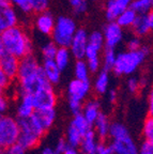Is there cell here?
I'll use <instances>...</instances> for the list:
<instances>
[{
    "instance_id": "obj_5",
    "label": "cell",
    "mask_w": 153,
    "mask_h": 154,
    "mask_svg": "<svg viewBox=\"0 0 153 154\" xmlns=\"http://www.w3.org/2000/svg\"><path fill=\"white\" fill-rule=\"evenodd\" d=\"M17 124H18L19 135L17 142L22 144L26 150H30L39 146L41 139L44 135L38 128L36 126L30 118L18 119L17 118Z\"/></svg>"
},
{
    "instance_id": "obj_28",
    "label": "cell",
    "mask_w": 153,
    "mask_h": 154,
    "mask_svg": "<svg viewBox=\"0 0 153 154\" xmlns=\"http://www.w3.org/2000/svg\"><path fill=\"white\" fill-rule=\"evenodd\" d=\"M70 124L73 125V126H74L77 131H79L83 135L86 134L88 131L92 130V124L87 121V119L83 116V113L74 115V117H73L72 121H71Z\"/></svg>"
},
{
    "instance_id": "obj_3",
    "label": "cell",
    "mask_w": 153,
    "mask_h": 154,
    "mask_svg": "<svg viewBox=\"0 0 153 154\" xmlns=\"http://www.w3.org/2000/svg\"><path fill=\"white\" fill-rule=\"evenodd\" d=\"M150 54L148 46H141L137 51H125L117 54L113 70L118 76L132 75L140 66Z\"/></svg>"
},
{
    "instance_id": "obj_24",
    "label": "cell",
    "mask_w": 153,
    "mask_h": 154,
    "mask_svg": "<svg viewBox=\"0 0 153 154\" xmlns=\"http://www.w3.org/2000/svg\"><path fill=\"white\" fill-rule=\"evenodd\" d=\"M109 87V72L108 71H101L94 80V90L98 94H105Z\"/></svg>"
},
{
    "instance_id": "obj_11",
    "label": "cell",
    "mask_w": 153,
    "mask_h": 154,
    "mask_svg": "<svg viewBox=\"0 0 153 154\" xmlns=\"http://www.w3.org/2000/svg\"><path fill=\"white\" fill-rule=\"evenodd\" d=\"M90 90V80H80L75 78V79L71 80L69 82V86H67V100L84 102L88 96Z\"/></svg>"
},
{
    "instance_id": "obj_15",
    "label": "cell",
    "mask_w": 153,
    "mask_h": 154,
    "mask_svg": "<svg viewBox=\"0 0 153 154\" xmlns=\"http://www.w3.org/2000/svg\"><path fill=\"white\" fill-rule=\"evenodd\" d=\"M19 59L17 57L5 53L2 57L0 58V69L7 75L11 82L16 79L17 73H18Z\"/></svg>"
},
{
    "instance_id": "obj_46",
    "label": "cell",
    "mask_w": 153,
    "mask_h": 154,
    "mask_svg": "<svg viewBox=\"0 0 153 154\" xmlns=\"http://www.w3.org/2000/svg\"><path fill=\"white\" fill-rule=\"evenodd\" d=\"M9 108V101L5 94H0V116L5 115Z\"/></svg>"
},
{
    "instance_id": "obj_40",
    "label": "cell",
    "mask_w": 153,
    "mask_h": 154,
    "mask_svg": "<svg viewBox=\"0 0 153 154\" xmlns=\"http://www.w3.org/2000/svg\"><path fill=\"white\" fill-rule=\"evenodd\" d=\"M142 46V42H141L140 36H133L127 41L126 43V48L127 51H137Z\"/></svg>"
},
{
    "instance_id": "obj_20",
    "label": "cell",
    "mask_w": 153,
    "mask_h": 154,
    "mask_svg": "<svg viewBox=\"0 0 153 154\" xmlns=\"http://www.w3.org/2000/svg\"><path fill=\"white\" fill-rule=\"evenodd\" d=\"M36 110L33 105V97L32 94H22L19 103L16 108V115L18 119L29 118Z\"/></svg>"
},
{
    "instance_id": "obj_42",
    "label": "cell",
    "mask_w": 153,
    "mask_h": 154,
    "mask_svg": "<svg viewBox=\"0 0 153 154\" xmlns=\"http://www.w3.org/2000/svg\"><path fill=\"white\" fill-rule=\"evenodd\" d=\"M69 102V109L70 111L74 115H77V113H81L83 111V106H84V103L79 101H73V100H67Z\"/></svg>"
},
{
    "instance_id": "obj_48",
    "label": "cell",
    "mask_w": 153,
    "mask_h": 154,
    "mask_svg": "<svg viewBox=\"0 0 153 154\" xmlns=\"http://www.w3.org/2000/svg\"><path fill=\"white\" fill-rule=\"evenodd\" d=\"M107 97H108V101L110 102V103H115L116 101H117V91L114 89H110V90H107Z\"/></svg>"
},
{
    "instance_id": "obj_47",
    "label": "cell",
    "mask_w": 153,
    "mask_h": 154,
    "mask_svg": "<svg viewBox=\"0 0 153 154\" xmlns=\"http://www.w3.org/2000/svg\"><path fill=\"white\" fill-rule=\"evenodd\" d=\"M96 154H113L111 150H110L109 144H105L104 142H100L98 147V151H96Z\"/></svg>"
},
{
    "instance_id": "obj_13",
    "label": "cell",
    "mask_w": 153,
    "mask_h": 154,
    "mask_svg": "<svg viewBox=\"0 0 153 154\" xmlns=\"http://www.w3.org/2000/svg\"><path fill=\"white\" fill-rule=\"evenodd\" d=\"M109 147L113 154H138V148L131 135L120 139H111Z\"/></svg>"
},
{
    "instance_id": "obj_19",
    "label": "cell",
    "mask_w": 153,
    "mask_h": 154,
    "mask_svg": "<svg viewBox=\"0 0 153 154\" xmlns=\"http://www.w3.org/2000/svg\"><path fill=\"white\" fill-rule=\"evenodd\" d=\"M42 70L45 75V78L49 84L54 85L58 84L61 78V71L57 66L54 59H43V63L41 64Z\"/></svg>"
},
{
    "instance_id": "obj_53",
    "label": "cell",
    "mask_w": 153,
    "mask_h": 154,
    "mask_svg": "<svg viewBox=\"0 0 153 154\" xmlns=\"http://www.w3.org/2000/svg\"><path fill=\"white\" fill-rule=\"evenodd\" d=\"M0 154H5V149L0 147Z\"/></svg>"
},
{
    "instance_id": "obj_8",
    "label": "cell",
    "mask_w": 153,
    "mask_h": 154,
    "mask_svg": "<svg viewBox=\"0 0 153 154\" xmlns=\"http://www.w3.org/2000/svg\"><path fill=\"white\" fill-rule=\"evenodd\" d=\"M29 118L36 126L45 134L48 130L54 125L56 120V109L55 108H45V109H36Z\"/></svg>"
},
{
    "instance_id": "obj_27",
    "label": "cell",
    "mask_w": 153,
    "mask_h": 154,
    "mask_svg": "<svg viewBox=\"0 0 153 154\" xmlns=\"http://www.w3.org/2000/svg\"><path fill=\"white\" fill-rule=\"evenodd\" d=\"M84 135L81 134L79 131H77L73 125L70 124L67 131V136H65V141H67V146L73 148H78L79 144L83 139Z\"/></svg>"
},
{
    "instance_id": "obj_41",
    "label": "cell",
    "mask_w": 153,
    "mask_h": 154,
    "mask_svg": "<svg viewBox=\"0 0 153 154\" xmlns=\"http://www.w3.org/2000/svg\"><path fill=\"white\" fill-rule=\"evenodd\" d=\"M138 154H153V140L145 139L139 147Z\"/></svg>"
},
{
    "instance_id": "obj_23",
    "label": "cell",
    "mask_w": 153,
    "mask_h": 154,
    "mask_svg": "<svg viewBox=\"0 0 153 154\" xmlns=\"http://www.w3.org/2000/svg\"><path fill=\"white\" fill-rule=\"evenodd\" d=\"M70 59H71V53L69 51V47H58L54 57V61L61 72H63L69 66Z\"/></svg>"
},
{
    "instance_id": "obj_17",
    "label": "cell",
    "mask_w": 153,
    "mask_h": 154,
    "mask_svg": "<svg viewBox=\"0 0 153 154\" xmlns=\"http://www.w3.org/2000/svg\"><path fill=\"white\" fill-rule=\"evenodd\" d=\"M133 0H107L105 5V16L108 22H114L118 15L130 8V5Z\"/></svg>"
},
{
    "instance_id": "obj_43",
    "label": "cell",
    "mask_w": 153,
    "mask_h": 154,
    "mask_svg": "<svg viewBox=\"0 0 153 154\" xmlns=\"http://www.w3.org/2000/svg\"><path fill=\"white\" fill-rule=\"evenodd\" d=\"M11 80L7 77V75L0 69V94H5V91L9 89Z\"/></svg>"
},
{
    "instance_id": "obj_38",
    "label": "cell",
    "mask_w": 153,
    "mask_h": 154,
    "mask_svg": "<svg viewBox=\"0 0 153 154\" xmlns=\"http://www.w3.org/2000/svg\"><path fill=\"white\" fill-rule=\"evenodd\" d=\"M87 66H88V70L90 73H96L100 70L102 62H101L100 57H93V58H89L86 61Z\"/></svg>"
},
{
    "instance_id": "obj_21",
    "label": "cell",
    "mask_w": 153,
    "mask_h": 154,
    "mask_svg": "<svg viewBox=\"0 0 153 154\" xmlns=\"http://www.w3.org/2000/svg\"><path fill=\"white\" fill-rule=\"evenodd\" d=\"M109 126L110 122L108 117L105 113L101 112L98 117L95 119L93 123H92V130L98 136V140H105L108 137V132H109Z\"/></svg>"
},
{
    "instance_id": "obj_10",
    "label": "cell",
    "mask_w": 153,
    "mask_h": 154,
    "mask_svg": "<svg viewBox=\"0 0 153 154\" xmlns=\"http://www.w3.org/2000/svg\"><path fill=\"white\" fill-rule=\"evenodd\" d=\"M87 44H88V32L83 28H77L69 46L70 53L76 60L85 59Z\"/></svg>"
},
{
    "instance_id": "obj_52",
    "label": "cell",
    "mask_w": 153,
    "mask_h": 154,
    "mask_svg": "<svg viewBox=\"0 0 153 154\" xmlns=\"http://www.w3.org/2000/svg\"><path fill=\"white\" fill-rule=\"evenodd\" d=\"M5 54V46H3V43H2V40H1V35H0V58L2 57L3 55Z\"/></svg>"
},
{
    "instance_id": "obj_33",
    "label": "cell",
    "mask_w": 153,
    "mask_h": 154,
    "mask_svg": "<svg viewBox=\"0 0 153 154\" xmlns=\"http://www.w3.org/2000/svg\"><path fill=\"white\" fill-rule=\"evenodd\" d=\"M57 49H58V46L53 41H49L47 43H45L42 46V51H41L43 59H54Z\"/></svg>"
},
{
    "instance_id": "obj_49",
    "label": "cell",
    "mask_w": 153,
    "mask_h": 154,
    "mask_svg": "<svg viewBox=\"0 0 153 154\" xmlns=\"http://www.w3.org/2000/svg\"><path fill=\"white\" fill-rule=\"evenodd\" d=\"M61 154H78V151H77V148H73L67 146V148Z\"/></svg>"
},
{
    "instance_id": "obj_16",
    "label": "cell",
    "mask_w": 153,
    "mask_h": 154,
    "mask_svg": "<svg viewBox=\"0 0 153 154\" xmlns=\"http://www.w3.org/2000/svg\"><path fill=\"white\" fill-rule=\"evenodd\" d=\"M36 14L38 15L36 16V22H34L36 30L44 35H50L56 22L53 14L48 12L47 10L43 12L36 13Z\"/></svg>"
},
{
    "instance_id": "obj_34",
    "label": "cell",
    "mask_w": 153,
    "mask_h": 154,
    "mask_svg": "<svg viewBox=\"0 0 153 154\" xmlns=\"http://www.w3.org/2000/svg\"><path fill=\"white\" fill-rule=\"evenodd\" d=\"M31 11L34 13H40L46 11L49 5V0H28Z\"/></svg>"
},
{
    "instance_id": "obj_30",
    "label": "cell",
    "mask_w": 153,
    "mask_h": 154,
    "mask_svg": "<svg viewBox=\"0 0 153 154\" xmlns=\"http://www.w3.org/2000/svg\"><path fill=\"white\" fill-rule=\"evenodd\" d=\"M116 57H117V54H116L115 48H108L105 47L103 53V59L101 60L102 64H103V69L105 71H111L114 67L116 61Z\"/></svg>"
},
{
    "instance_id": "obj_35",
    "label": "cell",
    "mask_w": 153,
    "mask_h": 154,
    "mask_svg": "<svg viewBox=\"0 0 153 154\" xmlns=\"http://www.w3.org/2000/svg\"><path fill=\"white\" fill-rule=\"evenodd\" d=\"M142 134L145 139L153 140V118L152 116H149L145 120L144 126H142Z\"/></svg>"
},
{
    "instance_id": "obj_31",
    "label": "cell",
    "mask_w": 153,
    "mask_h": 154,
    "mask_svg": "<svg viewBox=\"0 0 153 154\" xmlns=\"http://www.w3.org/2000/svg\"><path fill=\"white\" fill-rule=\"evenodd\" d=\"M74 74H75V78H77V79L89 80L90 72H89L87 63L84 59H79V60H77L76 62H75Z\"/></svg>"
},
{
    "instance_id": "obj_18",
    "label": "cell",
    "mask_w": 153,
    "mask_h": 154,
    "mask_svg": "<svg viewBox=\"0 0 153 154\" xmlns=\"http://www.w3.org/2000/svg\"><path fill=\"white\" fill-rule=\"evenodd\" d=\"M98 143H100V140L93 130L88 131L86 134H84L78 147L80 150V154H96Z\"/></svg>"
},
{
    "instance_id": "obj_12",
    "label": "cell",
    "mask_w": 153,
    "mask_h": 154,
    "mask_svg": "<svg viewBox=\"0 0 153 154\" xmlns=\"http://www.w3.org/2000/svg\"><path fill=\"white\" fill-rule=\"evenodd\" d=\"M17 23L18 16L15 8L8 0H0V32L10 27L16 26Z\"/></svg>"
},
{
    "instance_id": "obj_37",
    "label": "cell",
    "mask_w": 153,
    "mask_h": 154,
    "mask_svg": "<svg viewBox=\"0 0 153 154\" xmlns=\"http://www.w3.org/2000/svg\"><path fill=\"white\" fill-rule=\"evenodd\" d=\"M8 1L11 2V5H12L13 7L17 8L20 12L25 13V14H29V13L32 12L28 0H8Z\"/></svg>"
},
{
    "instance_id": "obj_29",
    "label": "cell",
    "mask_w": 153,
    "mask_h": 154,
    "mask_svg": "<svg viewBox=\"0 0 153 154\" xmlns=\"http://www.w3.org/2000/svg\"><path fill=\"white\" fill-rule=\"evenodd\" d=\"M127 135H130V133L129 130L125 128L124 124H122V123L119 122L110 123L108 137H110L111 139H120V138L125 137Z\"/></svg>"
},
{
    "instance_id": "obj_1",
    "label": "cell",
    "mask_w": 153,
    "mask_h": 154,
    "mask_svg": "<svg viewBox=\"0 0 153 154\" xmlns=\"http://www.w3.org/2000/svg\"><path fill=\"white\" fill-rule=\"evenodd\" d=\"M16 79L18 82L19 95L33 94L43 86L48 84L42 66L32 54L19 59Z\"/></svg>"
},
{
    "instance_id": "obj_32",
    "label": "cell",
    "mask_w": 153,
    "mask_h": 154,
    "mask_svg": "<svg viewBox=\"0 0 153 154\" xmlns=\"http://www.w3.org/2000/svg\"><path fill=\"white\" fill-rule=\"evenodd\" d=\"M88 44L93 47L98 48L100 51H102L104 47V38L103 33L100 31H93L90 34H88Z\"/></svg>"
},
{
    "instance_id": "obj_50",
    "label": "cell",
    "mask_w": 153,
    "mask_h": 154,
    "mask_svg": "<svg viewBox=\"0 0 153 154\" xmlns=\"http://www.w3.org/2000/svg\"><path fill=\"white\" fill-rule=\"evenodd\" d=\"M153 113V94L150 93L149 95V115L152 116Z\"/></svg>"
},
{
    "instance_id": "obj_2",
    "label": "cell",
    "mask_w": 153,
    "mask_h": 154,
    "mask_svg": "<svg viewBox=\"0 0 153 154\" xmlns=\"http://www.w3.org/2000/svg\"><path fill=\"white\" fill-rule=\"evenodd\" d=\"M5 53L13 55L18 59L31 55L33 43L24 29L19 26H13L0 32Z\"/></svg>"
},
{
    "instance_id": "obj_36",
    "label": "cell",
    "mask_w": 153,
    "mask_h": 154,
    "mask_svg": "<svg viewBox=\"0 0 153 154\" xmlns=\"http://www.w3.org/2000/svg\"><path fill=\"white\" fill-rule=\"evenodd\" d=\"M69 2L77 14H84L88 10V1L87 0H69Z\"/></svg>"
},
{
    "instance_id": "obj_6",
    "label": "cell",
    "mask_w": 153,
    "mask_h": 154,
    "mask_svg": "<svg viewBox=\"0 0 153 154\" xmlns=\"http://www.w3.org/2000/svg\"><path fill=\"white\" fill-rule=\"evenodd\" d=\"M19 135L17 119L12 116H0V147L5 149L17 142Z\"/></svg>"
},
{
    "instance_id": "obj_9",
    "label": "cell",
    "mask_w": 153,
    "mask_h": 154,
    "mask_svg": "<svg viewBox=\"0 0 153 154\" xmlns=\"http://www.w3.org/2000/svg\"><path fill=\"white\" fill-rule=\"evenodd\" d=\"M103 38H104V46L108 48H115L119 45L123 40L124 36V32H123V28L120 27L117 23L109 22L103 30Z\"/></svg>"
},
{
    "instance_id": "obj_4",
    "label": "cell",
    "mask_w": 153,
    "mask_h": 154,
    "mask_svg": "<svg viewBox=\"0 0 153 154\" xmlns=\"http://www.w3.org/2000/svg\"><path fill=\"white\" fill-rule=\"evenodd\" d=\"M76 30L77 25L74 19L69 16H60L56 19L50 36L58 47H69Z\"/></svg>"
},
{
    "instance_id": "obj_44",
    "label": "cell",
    "mask_w": 153,
    "mask_h": 154,
    "mask_svg": "<svg viewBox=\"0 0 153 154\" xmlns=\"http://www.w3.org/2000/svg\"><path fill=\"white\" fill-rule=\"evenodd\" d=\"M140 88V80L137 79V77H131L127 79V89L132 93H136L138 92Z\"/></svg>"
},
{
    "instance_id": "obj_39",
    "label": "cell",
    "mask_w": 153,
    "mask_h": 154,
    "mask_svg": "<svg viewBox=\"0 0 153 154\" xmlns=\"http://www.w3.org/2000/svg\"><path fill=\"white\" fill-rule=\"evenodd\" d=\"M27 150L23 147L22 144H19L18 142L11 144L10 147L5 149V154H26Z\"/></svg>"
},
{
    "instance_id": "obj_25",
    "label": "cell",
    "mask_w": 153,
    "mask_h": 154,
    "mask_svg": "<svg viewBox=\"0 0 153 154\" xmlns=\"http://www.w3.org/2000/svg\"><path fill=\"white\" fill-rule=\"evenodd\" d=\"M136 16H137L136 13L131 8H127V9H125L124 11H122L118 15V17L116 18L115 22L120 27H122V28H130V27H132L133 23H134Z\"/></svg>"
},
{
    "instance_id": "obj_26",
    "label": "cell",
    "mask_w": 153,
    "mask_h": 154,
    "mask_svg": "<svg viewBox=\"0 0 153 154\" xmlns=\"http://www.w3.org/2000/svg\"><path fill=\"white\" fill-rule=\"evenodd\" d=\"M153 0H133L130 5L131 8L137 15L147 14L152 12Z\"/></svg>"
},
{
    "instance_id": "obj_7",
    "label": "cell",
    "mask_w": 153,
    "mask_h": 154,
    "mask_svg": "<svg viewBox=\"0 0 153 154\" xmlns=\"http://www.w3.org/2000/svg\"><path fill=\"white\" fill-rule=\"evenodd\" d=\"M32 97L36 109L55 108L57 104V94L54 89V86L49 82L32 94Z\"/></svg>"
},
{
    "instance_id": "obj_22",
    "label": "cell",
    "mask_w": 153,
    "mask_h": 154,
    "mask_svg": "<svg viewBox=\"0 0 153 154\" xmlns=\"http://www.w3.org/2000/svg\"><path fill=\"white\" fill-rule=\"evenodd\" d=\"M83 116L87 119L89 123H92L95 121V119L101 113V105L98 100H90L83 106Z\"/></svg>"
},
{
    "instance_id": "obj_14",
    "label": "cell",
    "mask_w": 153,
    "mask_h": 154,
    "mask_svg": "<svg viewBox=\"0 0 153 154\" xmlns=\"http://www.w3.org/2000/svg\"><path fill=\"white\" fill-rule=\"evenodd\" d=\"M153 28V14L152 12L147 14L137 15L134 23L132 25V29L134 31L135 35L137 36H145Z\"/></svg>"
},
{
    "instance_id": "obj_45",
    "label": "cell",
    "mask_w": 153,
    "mask_h": 154,
    "mask_svg": "<svg viewBox=\"0 0 153 154\" xmlns=\"http://www.w3.org/2000/svg\"><path fill=\"white\" fill-rule=\"evenodd\" d=\"M67 148V141H65V138H60L57 141V143H56L54 150H55V152L57 154H61Z\"/></svg>"
},
{
    "instance_id": "obj_51",
    "label": "cell",
    "mask_w": 153,
    "mask_h": 154,
    "mask_svg": "<svg viewBox=\"0 0 153 154\" xmlns=\"http://www.w3.org/2000/svg\"><path fill=\"white\" fill-rule=\"evenodd\" d=\"M41 154H57L55 152V150L53 149V148H50V147H46L44 148L43 150H42V153Z\"/></svg>"
}]
</instances>
